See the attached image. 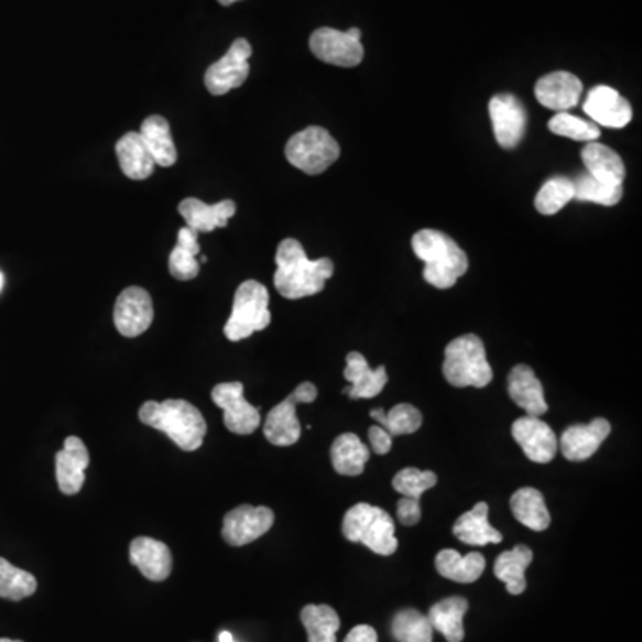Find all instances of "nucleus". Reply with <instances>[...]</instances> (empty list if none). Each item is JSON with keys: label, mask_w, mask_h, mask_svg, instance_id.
<instances>
[{"label": "nucleus", "mask_w": 642, "mask_h": 642, "mask_svg": "<svg viewBox=\"0 0 642 642\" xmlns=\"http://www.w3.org/2000/svg\"><path fill=\"white\" fill-rule=\"evenodd\" d=\"M275 263L278 272L273 275V284L290 301L318 295L324 291L325 282L334 275V263L330 259L311 261L301 241L293 238H286L279 244Z\"/></svg>", "instance_id": "nucleus-1"}, {"label": "nucleus", "mask_w": 642, "mask_h": 642, "mask_svg": "<svg viewBox=\"0 0 642 642\" xmlns=\"http://www.w3.org/2000/svg\"><path fill=\"white\" fill-rule=\"evenodd\" d=\"M416 258L425 263L423 279L437 287L450 290L468 272V255L442 230L423 229L413 236Z\"/></svg>", "instance_id": "nucleus-2"}, {"label": "nucleus", "mask_w": 642, "mask_h": 642, "mask_svg": "<svg viewBox=\"0 0 642 642\" xmlns=\"http://www.w3.org/2000/svg\"><path fill=\"white\" fill-rule=\"evenodd\" d=\"M141 423L166 434L184 451L200 448L207 434V423L195 405L186 400L145 402L140 409Z\"/></svg>", "instance_id": "nucleus-3"}, {"label": "nucleus", "mask_w": 642, "mask_h": 642, "mask_svg": "<svg viewBox=\"0 0 642 642\" xmlns=\"http://www.w3.org/2000/svg\"><path fill=\"white\" fill-rule=\"evenodd\" d=\"M445 379L455 388H486L492 380V368L482 339L466 334L448 342L443 362Z\"/></svg>", "instance_id": "nucleus-4"}, {"label": "nucleus", "mask_w": 642, "mask_h": 642, "mask_svg": "<svg viewBox=\"0 0 642 642\" xmlns=\"http://www.w3.org/2000/svg\"><path fill=\"white\" fill-rule=\"evenodd\" d=\"M342 535L350 543H361L376 554L393 555L399 548L393 518L379 507L357 503L342 518Z\"/></svg>", "instance_id": "nucleus-5"}, {"label": "nucleus", "mask_w": 642, "mask_h": 642, "mask_svg": "<svg viewBox=\"0 0 642 642\" xmlns=\"http://www.w3.org/2000/svg\"><path fill=\"white\" fill-rule=\"evenodd\" d=\"M268 304L270 295L266 287L258 281H244L236 290L232 315L224 327L226 338L229 341H241L250 338L253 333L264 330L272 322Z\"/></svg>", "instance_id": "nucleus-6"}, {"label": "nucleus", "mask_w": 642, "mask_h": 642, "mask_svg": "<svg viewBox=\"0 0 642 642\" xmlns=\"http://www.w3.org/2000/svg\"><path fill=\"white\" fill-rule=\"evenodd\" d=\"M341 149L324 127H307L291 137L286 145V160L307 175L324 174L339 160Z\"/></svg>", "instance_id": "nucleus-7"}, {"label": "nucleus", "mask_w": 642, "mask_h": 642, "mask_svg": "<svg viewBox=\"0 0 642 642\" xmlns=\"http://www.w3.org/2000/svg\"><path fill=\"white\" fill-rule=\"evenodd\" d=\"M318 390L311 382H302L284 402L279 403L268 413L264 422V437L275 446L295 445L301 439L302 425L296 416L298 403L315 402Z\"/></svg>", "instance_id": "nucleus-8"}, {"label": "nucleus", "mask_w": 642, "mask_h": 642, "mask_svg": "<svg viewBox=\"0 0 642 642\" xmlns=\"http://www.w3.org/2000/svg\"><path fill=\"white\" fill-rule=\"evenodd\" d=\"M311 52L319 62L328 65L352 68L364 57L361 43V29L350 28L348 31H336L333 28H319L311 34Z\"/></svg>", "instance_id": "nucleus-9"}, {"label": "nucleus", "mask_w": 642, "mask_h": 642, "mask_svg": "<svg viewBox=\"0 0 642 642\" xmlns=\"http://www.w3.org/2000/svg\"><path fill=\"white\" fill-rule=\"evenodd\" d=\"M250 56H252V45L244 39L236 40L226 56L207 68L206 77H204L207 91L221 97L232 89L240 88L250 76Z\"/></svg>", "instance_id": "nucleus-10"}, {"label": "nucleus", "mask_w": 642, "mask_h": 642, "mask_svg": "<svg viewBox=\"0 0 642 642\" xmlns=\"http://www.w3.org/2000/svg\"><path fill=\"white\" fill-rule=\"evenodd\" d=\"M213 402L224 409V423L232 434L249 436L261 425V413L258 407L250 405L243 396L241 382H224L215 385L211 393Z\"/></svg>", "instance_id": "nucleus-11"}, {"label": "nucleus", "mask_w": 642, "mask_h": 642, "mask_svg": "<svg viewBox=\"0 0 642 642\" xmlns=\"http://www.w3.org/2000/svg\"><path fill=\"white\" fill-rule=\"evenodd\" d=\"M115 327L126 338H138L154 322V304L149 291L131 286L118 295L115 304Z\"/></svg>", "instance_id": "nucleus-12"}, {"label": "nucleus", "mask_w": 642, "mask_h": 642, "mask_svg": "<svg viewBox=\"0 0 642 642\" xmlns=\"http://www.w3.org/2000/svg\"><path fill=\"white\" fill-rule=\"evenodd\" d=\"M273 523L275 514L268 507H236L224 518L221 537L230 546H244L270 532Z\"/></svg>", "instance_id": "nucleus-13"}, {"label": "nucleus", "mask_w": 642, "mask_h": 642, "mask_svg": "<svg viewBox=\"0 0 642 642\" xmlns=\"http://www.w3.org/2000/svg\"><path fill=\"white\" fill-rule=\"evenodd\" d=\"M489 117L498 145L514 149L526 131V109L512 94H498L489 100Z\"/></svg>", "instance_id": "nucleus-14"}, {"label": "nucleus", "mask_w": 642, "mask_h": 642, "mask_svg": "<svg viewBox=\"0 0 642 642\" xmlns=\"http://www.w3.org/2000/svg\"><path fill=\"white\" fill-rule=\"evenodd\" d=\"M512 437L532 463L548 465L558 450L557 436L540 417L523 416L512 425Z\"/></svg>", "instance_id": "nucleus-15"}, {"label": "nucleus", "mask_w": 642, "mask_h": 642, "mask_svg": "<svg viewBox=\"0 0 642 642\" xmlns=\"http://www.w3.org/2000/svg\"><path fill=\"white\" fill-rule=\"evenodd\" d=\"M584 111L592 122L609 129H623L632 122V106L610 86H596L587 95Z\"/></svg>", "instance_id": "nucleus-16"}, {"label": "nucleus", "mask_w": 642, "mask_h": 642, "mask_svg": "<svg viewBox=\"0 0 642 642\" xmlns=\"http://www.w3.org/2000/svg\"><path fill=\"white\" fill-rule=\"evenodd\" d=\"M609 434L610 423L605 417H596L586 425H572L566 428L558 446L567 460L584 463L600 450L601 443L609 437Z\"/></svg>", "instance_id": "nucleus-17"}, {"label": "nucleus", "mask_w": 642, "mask_h": 642, "mask_svg": "<svg viewBox=\"0 0 642 642\" xmlns=\"http://www.w3.org/2000/svg\"><path fill=\"white\" fill-rule=\"evenodd\" d=\"M581 88L584 86L577 76H573L569 72H554L535 83L534 94L541 106L563 113L578 106Z\"/></svg>", "instance_id": "nucleus-18"}, {"label": "nucleus", "mask_w": 642, "mask_h": 642, "mask_svg": "<svg viewBox=\"0 0 642 642\" xmlns=\"http://www.w3.org/2000/svg\"><path fill=\"white\" fill-rule=\"evenodd\" d=\"M89 454L79 437H66L63 450L56 454V479L63 494H77L85 486Z\"/></svg>", "instance_id": "nucleus-19"}, {"label": "nucleus", "mask_w": 642, "mask_h": 642, "mask_svg": "<svg viewBox=\"0 0 642 642\" xmlns=\"http://www.w3.org/2000/svg\"><path fill=\"white\" fill-rule=\"evenodd\" d=\"M129 555L132 566H137L141 575L152 581L166 580L174 567L168 546L152 537H137L132 541Z\"/></svg>", "instance_id": "nucleus-20"}, {"label": "nucleus", "mask_w": 642, "mask_h": 642, "mask_svg": "<svg viewBox=\"0 0 642 642\" xmlns=\"http://www.w3.org/2000/svg\"><path fill=\"white\" fill-rule=\"evenodd\" d=\"M345 379L352 384V388L342 390V393L348 394L350 399H376L388 384V371H385V366L371 370L362 353L350 352L347 356Z\"/></svg>", "instance_id": "nucleus-21"}, {"label": "nucleus", "mask_w": 642, "mask_h": 642, "mask_svg": "<svg viewBox=\"0 0 642 642\" xmlns=\"http://www.w3.org/2000/svg\"><path fill=\"white\" fill-rule=\"evenodd\" d=\"M507 388H509L512 402L516 403L518 407L525 409L529 416L540 417L548 411V403L544 400L543 384L530 366H514L509 373Z\"/></svg>", "instance_id": "nucleus-22"}, {"label": "nucleus", "mask_w": 642, "mask_h": 642, "mask_svg": "<svg viewBox=\"0 0 642 642\" xmlns=\"http://www.w3.org/2000/svg\"><path fill=\"white\" fill-rule=\"evenodd\" d=\"M178 213L186 220V227L195 232H211L218 227H227V221L236 215V204L232 200H221L215 206L204 204L198 198H184L178 204Z\"/></svg>", "instance_id": "nucleus-23"}, {"label": "nucleus", "mask_w": 642, "mask_h": 642, "mask_svg": "<svg viewBox=\"0 0 642 642\" xmlns=\"http://www.w3.org/2000/svg\"><path fill=\"white\" fill-rule=\"evenodd\" d=\"M581 161L586 164L587 174L595 177L596 181L623 186L627 170H624L621 155L612 151L610 146L598 143V141H589L581 151Z\"/></svg>", "instance_id": "nucleus-24"}, {"label": "nucleus", "mask_w": 642, "mask_h": 642, "mask_svg": "<svg viewBox=\"0 0 642 642\" xmlns=\"http://www.w3.org/2000/svg\"><path fill=\"white\" fill-rule=\"evenodd\" d=\"M117 157L123 175L132 181H145L154 174V160L140 132H127L117 141Z\"/></svg>", "instance_id": "nucleus-25"}, {"label": "nucleus", "mask_w": 642, "mask_h": 642, "mask_svg": "<svg viewBox=\"0 0 642 642\" xmlns=\"http://www.w3.org/2000/svg\"><path fill=\"white\" fill-rule=\"evenodd\" d=\"M489 505L479 502L454 523V535L471 546L502 543L503 535L489 523Z\"/></svg>", "instance_id": "nucleus-26"}, {"label": "nucleus", "mask_w": 642, "mask_h": 642, "mask_svg": "<svg viewBox=\"0 0 642 642\" xmlns=\"http://www.w3.org/2000/svg\"><path fill=\"white\" fill-rule=\"evenodd\" d=\"M140 134L155 164L168 168L177 163V149L166 118L161 115L146 118L145 122L141 123Z\"/></svg>", "instance_id": "nucleus-27"}, {"label": "nucleus", "mask_w": 642, "mask_h": 642, "mask_svg": "<svg viewBox=\"0 0 642 642\" xmlns=\"http://www.w3.org/2000/svg\"><path fill=\"white\" fill-rule=\"evenodd\" d=\"M466 612H468V600L454 596V598H446L439 601L428 610V621H431L432 630L445 635L448 642H463L465 639V621Z\"/></svg>", "instance_id": "nucleus-28"}, {"label": "nucleus", "mask_w": 642, "mask_h": 642, "mask_svg": "<svg viewBox=\"0 0 642 642\" xmlns=\"http://www.w3.org/2000/svg\"><path fill=\"white\" fill-rule=\"evenodd\" d=\"M534 561L532 549L525 544H518L511 552H503L494 563V577L505 584L507 591L511 595H523L526 589L525 572L530 563Z\"/></svg>", "instance_id": "nucleus-29"}, {"label": "nucleus", "mask_w": 642, "mask_h": 642, "mask_svg": "<svg viewBox=\"0 0 642 642\" xmlns=\"http://www.w3.org/2000/svg\"><path fill=\"white\" fill-rule=\"evenodd\" d=\"M436 569L442 577L448 578V580L474 584L482 577L483 569H486V558L477 552L460 555L455 549H442L436 555Z\"/></svg>", "instance_id": "nucleus-30"}, {"label": "nucleus", "mask_w": 642, "mask_h": 642, "mask_svg": "<svg viewBox=\"0 0 642 642\" xmlns=\"http://www.w3.org/2000/svg\"><path fill=\"white\" fill-rule=\"evenodd\" d=\"M368 459H370L368 446L352 432L341 434L330 448L334 469L345 477H359L364 471Z\"/></svg>", "instance_id": "nucleus-31"}, {"label": "nucleus", "mask_w": 642, "mask_h": 642, "mask_svg": "<svg viewBox=\"0 0 642 642\" xmlns=\"http://www.w3.org/2000/svg\"><path fill=\"white\" fill-rule=\"evenodd\" d=\"M197 255H200L197 232L189 227H183L178 230L177 244L170 253L168 268L172 278L184 282L197 278L198 272H200Z\"/></svg>", "instance_id": "nucleus-32"}, {"label": "nucleus", "mask_w": 642, "mask_h": 642, "mask_svg": "<svg viewBox=\"0 0 642 642\" xmlns=\"http://www.w3.org/2000/svg\"><path fill=\"white\" fill-rule=\"evenodd\" d=\"M511 511L521 525L535 532H543L552 523L543 492L535 488H523L514 492L511 498Z\"/></svg>", "instance_id": "nucleus-33"}, {"label": "nucleus", "mask_w": 642, "mask_h": 642, "mask_svg": "<svg viewBox=\"0 0 642 642\" xmlns=\"http://www.w3.org/2000/svg\"><path fill=\"white\" fill-rule=\"evenodd\" d=\"M301 619L307 630L309 642H336L341 621L333 607L307 605L302 609Z\"/></svg>", "instance_id": "nucleus-34"}, {"label": "nucleus", "mask_w": 642, "mask_h": 642, "mask_svg": "<svg viewBox=\"0 0 642 642\" xmlns=\"http://www.w3.org/2000/svg\"><path fill=\"white\" fill-rule=\"evenodd\" d=\"M371 417L384 428L391 437L407 436L422 428L423 416L411 403H399L385 414L384 409H373Z\"/></svg>", "instance_id": "nucleus-35"}, {"label": "nucleus", "mask_w": 642, "mask_h": 642, "mask_svg": "<svg viewBox=\"0 0 642 642\" xmlns=\"http://www.w3.org/2000/svg\"><path fill=\"white\" fill-rule=\"evenodd\" d=\"M39 589L36 578L0 557V598L11 601L25 600Z\"/></svg>", "instance_id": "nucleus-36"}, {"label": "nucleus", "mask_w": 642, "mask_h": 642, "mask_svg": "<svg viewBox=\"0 0 642 642\" xmlns=\"http://www.w3.org/2000/svg\"><path fill=\"white\" fill-rule=\"evenodd\" d=\"M575 200L573 178L552 177L541 186L535 195V209L544 216L557 215L564 206Z\"/></svg>", "instance_id": "nucleus-37"}, {"label": "nucleus", "mask_w": 642, "mask_h": 642, "mask_svg": "<svg viewBox=\"0 0 642 642\" xmlns=\"http://www.w3.org/2000/svg\"><path fill=\"white\" fill-rule=\"evenodd\" d=\"M391 633L399 642H432L431 621L416 609H403L394 616Z\"/></svg>", "instance_id": "nucleus-38"}, {"label": "nucleus", "mask_w": 642, "mask_h": 642, "mask_svg": "<svg viewBox=\"0 0 642 642\" xmlns=\"http://www.w3.org/2000/svg\"><path fill=\"white\" fill-rule=\"evenodd\" d=\"M573 186H575V200L578 202H592V204L610 207L619 204L623 197V186L601 183L587 172L573 178Z\"/></svg>", "instance_id": "nucleus-39"}, {"label": "nucleus", "mask_w": 642, "mask_h": 642, "mask_svg": "<svg viewBox=\"0 0 642 642\" xmlns=\"http://www.w3.org/2000/svg\"><path fill=\"white\" fill-rule=\"evenodd\" d=\"M437 483V475L432 471H422L416 468H405L394 475L393 489L403 498L420 502L423 492L434 488Z\"/></svg>", "instance_id": "nucleus-40"}, {"label": "nucleus", "mask_w": 642, "mask_h": 642, "mask_svg": "<svg viewBox=\"0 0 642 642\" xmlns=\"http://www.w3.org/2000/svg\"><path fill=\"white\" fill-rule=\"evenodd\" d=\"M549 131L557 134V137L569 138L575 141H596L600 138V127L596 123L586 122L581 118L573 117V115L563 113L555 115L548 122Z\"/></svg>", "instance_id": "nucleus-41"}, {"label": "nucleus", "mask_w": 642, "mask_h": 642, "mask_svg": "<svg viewBox=\"0 0 642 642\" xmlns=\"http://www.w3.org/2000/svg\"><path fill=\"white\" fill-rule=\"evenodd\" d=\"M396 516L402 525L414 526L417 521L422 520V505L420 502L402 498L396 507Z\"/></svg>", "instance_id": "nucleus-42"}, {"label": "nucleus", "mask_w": 642, "mask_h": 642, "mask_svg": "<svg viewBox=\"0 0 642 642\" xmlns=\"http://www.w3.org/2000/svg\"><path fill=\"white\" fill-rule=\"evenodd\" d=\"M368 437H370L371 450L376 451L377 455L388 454L391 450V446H393V437L380 425L371 427L370 432H368Z\"/></svg>", "instance_id": "nucleus-43"}, {"label": "nucleus", "mask_w": 642, "mask_h": 642, "mask_svg": "<svg viewBox=\"0 0 642 642\" xmlns=\"http://www.w3.org/2000/svg\"><path fill=\"white\" fill-rule=\"evenodd\" d=\"M345 642H377L376 629H371L370 624H359L348 633Z\"/></svg>", "instance_id": "nucleus-44"}, {"label": "nucleus", "mask_w": 642, "mask_h": 642, "mask_svg": "<svg viewBox=\"0 0 642 642\" xmlns=\"http://www.w3.org/2000/svg\"><path fill=\"white\" fill-rule=\"evenodd\" d=\"M218 642H236V639L232 638V633L230 632H221Z\"/></svg>", "instance_id": "nucleus-45"}, {"label": "nucleus", "mask_w": 642, "mask_h": 642, "mask_svg": "<svg viewBox=\"0 0 642 642\" xmlns=\"http://www.w3.org/2000/svg\"><path fill=\"white\" fill-rule=\"evenodd\" d=\"M221 6H232L235 2H240V0H218Z\"/></svg>", "instance_id": "nucleus-46"}, {"label": "nucleus", "mask_w": 642, "mask_h": 642, "mask_svg": "<svg viewBox=\"0 0 642 642\" xmlns=\"http://www.w3.org/2000/svg\"><path fill=\"white\" fill-rule=\"evenodd\" d=\"M2 287H4V275L0 273V291H2Z\"/></svg>", "instance_id": "nucleus-47"}, {"label": "nucleus", "mask_w": 642, "mask_h": 642, "mask_svg": "<svg viewBox=\"0 0 642 642\" xmlns=\"http://www.w3.org/2000/svg\"><path fill=\"white\" fill-rule=\"evenodd\" d=\"M0 642H22V641H13V639H0Z\"/></svg>", "instance_id": "nucleus-48"}]
</instances>
